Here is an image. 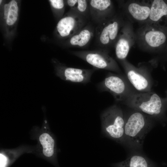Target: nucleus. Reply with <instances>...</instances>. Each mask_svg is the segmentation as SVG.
I'll list each match as a JSON object with an SVG mask.
<instances>
[{
  "mask_svg": "<svg viewBox=\"0 0 167 167\" xmlns=\"http://www.w3.org/2000/svg\"><path fill=\"white\" fill-rule=\"evenodd\" d=\"M122 103L135 111L150 116L160 120L165 118L166 100L154 92H134Z\"/></svg>",
  "mask_w": 167,
  "mask_h": 167,
  "instance_id": "nucleus-1",
  "label": "nucleus"
},
{
  "mask_svg": "<svg viewBox=\"0 0 167 167\" xmlns=\"http://www.w3.org/2000/svg\"><path fill=\"white\" fill-rule=\"evenodd\" d=\"M152 126L145 114L137 111L132 113L125 120L124 143L135 149L141 148Z\"/></svg>",
  "mask_w": 167,
  "mask_h": 167,
  "instance_id": "nucleus-2",
  "label": "nucleus"
},
{
  "mask_svg": "<svg viewBox=\"0 0 167 167\" xmlns=\"http://www.w3.org/2000/svg\"><path fill=\"white\" fill-rule=\"evenodd\" d=\"M123 13H115L95 28L96 42L100 49L109 51L114 47L120 31L125 20Z\"/></svg>",
  "mask_w": 167,
  "mask_h": 167,
  "instance_id": "nucleus-3",
  "label": "nucleus"
},
{
  "mask_svg": "<svg viewBox=\"0 0 167 167\" xmlns=\"http://www.w3.org/2000/svg\"><path fill=\"white\" fill-rule=\"evenodd\" d=\"M101 118L103 133L119 143H124L125 120L121 108L116 105L110 107Z\"/></svg>",
  "mask_w": 167,
  "mask_h": 167,
  "instance_id": "nucleus-4",
  "label": "nucleus"
},
{
  "mask_svg": "<svg viewBox=\"0 0 167 167\" xmlns=\"http://www.w3.org/2000/svg\"><path fill=\"white\" fill-rule=\"evenodd\" d=\"M135 33L136 43L142 50L156 52L166 42V36L160 29L159 24L146 23Z\"/></svg>",
  "mask_w": 167,
  "mask_h": 167,
  "instance_id": "nucleus-5",
  "label": "nucleus"
},
{
  "mask_svg": "<svg viewBox=\"0 0 167 167\" xmlns=\"http://www.w3.org/2000/svg\"><path fill=\"white\" fill-rule=\"evenodd\" d=\"M72 53L95 69H104L118 73L121 72L117 63L109 55L108 51L100 49L92 50L74 51Z\"/></svg>",
  "mask_w": 167,
  "mask_h": 167,
  "instance_id": "nucleus-6",
  "label": "nucleus"
},
{
  "mask_svg": "<svg viewBox=\"0 0 167 167\" xmlns=\"http://www.w3.org/2000/svg\"><path fill=\"white\" fill-rule=\"evenodd\" d=\"M120 61L128 79L136 90L141 92L151 91V78L145 66L135 67L126 59Z\"/></svg>",
  "mask_w": 167,
  "mask_h": 167,
  "instance_id": "nucleus-7",
  "label": "nucleus"
},
{
  "mask_svg": "<svg viewBox=\"0 0 167 167\" xmlns=\"http://www.w3.org/2000/svg\"><path fill=\"white\" fill-rule=\"evenodd\" d=\"M101 91L109 92L116 101L123 102L131 94V92L126 81L121 76L110 73L97 85Z\"/></svg>",
  "mask_w": 167,
  "mask_h": 167,
  "instance_id": "nucleus-8",
  "label": "nucleus"
},
{
  "mask_svg": "<svg viewBox=\"0 0 167 167\" xmlns=\"http://www.w3.org/2000/svg\"><path fill=\"white\" fill-rule=\"evenodd\" d=\"M88 23V19L71 9L58 22L56 28L57 34L63 39L69 38Z\"/></svg>",
  "mask_w": 167,
  "mask_h": 167,
  "instance_id": "nucleus-9",
  "label": "nucleus"
},
{
  "mask_svg": "<svg viewBox=\"0 0 167 167\" xmlns=\"http://www.w3.org/2000/svg\"><path fill=\"white\" fill-rule=\"evenodd\" d=\"M135 43V33L132 23L130 20H125L114 46L117 58L120 61L126 59L130 49Z\"/></svg>",
  "mask_w": 167,
  "mask_h": 167,
  "instance_id": "nucleus-10",
  "label": "nucleus"
},
{
  "mask_svg": "<svg viewBox=\"0 0 167 167\" xmlns=\"http://www.w3.org/2000/svg\"><path fill=\"white\" fill-rule=\"evenodd\" d=\"M124 14L130 21L137 22L144 24L148 21L150 15L151 1H128L120 4Z\"/></svg>",
  "mask_w": 167,
  "mask_h": 167,
  "instance_id": "nucleus-11",
  "label": "nucleus"
},
{
  "mask_svg": "<svg viewBox=\"0 0 167 167\" xmlns=\"http://www.w3.org/2000/svg\"><path fill=\"white\" fill-rule=\"evenodd\" d=\"M88 1L90 17L92 20L97 24L112 17L116 13L111 0Z\"/></svg>",
  "mask_w": 167,
  "mask_h": 167,
  "instance_id": "nucleus-12",
  "label": "nucleus"
},
{
  "mask_svg": "<svg viewBox=\"0 0 167 167\" xmlns=\"http://www.w3.org/2000/svg\"><path fill=\"white\" fill-rule=\"evenodd\" d=\"M96 70V69H81L60 65L57 68V75L64 80L86 84L90 82L92 75Z\"/></svg>",
  "mask_w": 167,
  "mask_h": 167,
  "instance_id": "nucleus-13",
  "label": "nucleus"
},
{
  "mask_svg": "<svg viewBox=\"0 0 167 167\" xmlns=\"http://www.w3.org/2000/svg\"><path fill=\"white\" fill-rule=\"evenodd\" d=\"M95 35V28L90 22L71 36L68 38L67 44L79 48L86 47Z\"/></svg>",
  "mask_w": 167,
  "mask_h": 167,
  "instance_id": "nucleus-14",
  "label": "nucleus"
},
{
  "mask_svg": "<svg viewBox=\"0 0 167 167\" xmlns=\"http://www.w3.org/2000/svg\"><path fill=\"white\" fill-rule=\"evenodd\" d=\"M167 15V4L163 0L151 1L149 17L146 23L158 24L161 18Z\"/></svg>",
  "mask_w": 167,
  "mask_h": 167,
  "instance_id": "nucleus-15",
  "label": "nucleus"
},
{
  "mask_svg": "<svg viewBox=\"0 0 167 167\" xmlns=\"http://www.w3.org/2000/svg\"><path fill=\"white\" fill-rule=\"evenodd\" d=\"M114 167H152L149 161L139 155L131 156L125 160L113 164Z\"/></svg>",
  "mask_w": 167,
  "mask_h": 167,
  "instance_id": "nucleus-16",
  "label": "nucleus"
},
{
  "mask_svg": "<svg viewBox=\"0 0 167 167\" xmlns=\"http://www.w3.org/2000/svg\"><path fill=\"white\" fill-rule=\"evenodd\" d=\"M66 2L71 10L89 19L90 15L88 0H68Z\"/></svg>",
  "mask_w": 167,
  "mask_h": 167,
  "instance_id": "nucleus-17",
  "label": "nucleus"
},
{
  "mask_svg": "<svg viewBox=\"0 0 167 167\" xmlns=\"http://www.w3.org/2000/svg\"><path fill=\"white\" fill-rule=\"evenodd\" d=\"M39 141L43 147V152L45 156L50 157L54 153L55 142L53 138L48 134L44 133L39 137Z\"/></svg>",
  "mask_w": 167,
  "mask_h": 167,
  "instance_id": "nucleus-18",
  "label": "nucleus"
},
{
  "mask_svg": "<svg viewBox=\"0 0 167 167\" xmlns=\"http://www.w3.org/2000/svg\"><path fill=\"white\" fill-rule=\"evenodd\" d=\"M9 3V10L7 18L5 20L7 24L10 26L13 25L17 20L18 7L15 0H11Z\"/></svg>",
  "mask_w": 167,
  "mask_h": 167,
  "instance_id": "nucleus-19",
  "label": "nucleus"
},
{
  "mask_svg": "<svg viewBox=\"0 0 167 167\" xmlns=\"http://www.w3.org/2000/svg\"><path fill=\"white\" fill-rule=\"evenodd\" d=\"M49 1L53 8L62 14L64 7V1L62 0H50Z\"/></svg>",
  "mask_w": 167,
  "mask_h": 167,
  "instance_id": "nucleus-20",
  "label": "nucleus"
},
{
  "mask_svg": "<svg viewBox=\"0 0 167 167\" xmlns=\"http://www.w3.org/2000/svg\"><path fill=\"white\" fill-rule=\"evenodd\" d=\"M0 167H6L7 162L6 157L2 154H0Z\"/></svg>",
  "mask_w": 167,
  "mask_h": 167,
  "instance_id": "nucleus-21",
  "label": "nucleus"
},
{
  "mask_svg": "<svg viewBox=\"0 0 167 167\" xmlns=\"http://www.w3.org/2000/svg\"><path fill=\"white\" fill-rule=\"evenodd\" d=\"M9 8V3L6 4L4 5V19L6 20Z\"/></svg>",
  "mask_w": 167,
  "mask_h": 167,
  "instance_id": "nucleus-22",
  "label": "nucleus"
},
{
  "mask_svg": "<svg viewBox=\"0 0 167 167\" xmlns=\"http://www.w3.org/2000/svg\"><path fill=\"white\" fill-rule=\"evenodd\" d=\"M2 2V0H0V4H1V2Z\"/></svg>",
  "mask_w": 167,
  "mask_h": 167,
  "instance_id": "nucleus-23",
  "label": "nucleus"
},
{
  "mask_svg": "<svg viewBox=\"0 0 167 167\" xmlns=\"http://www.w3.org/2000/svg\"><path fill=\"white\" fill-rule=\"evenodd\" d=\"M166 100V101H167V97L165 98Z\"/></svg>",
  "mask_w": 167,
  "mask_h": 167,
  "instance_id": "nucleus-24",
  "label": "nucleus"
}]
</instances>
